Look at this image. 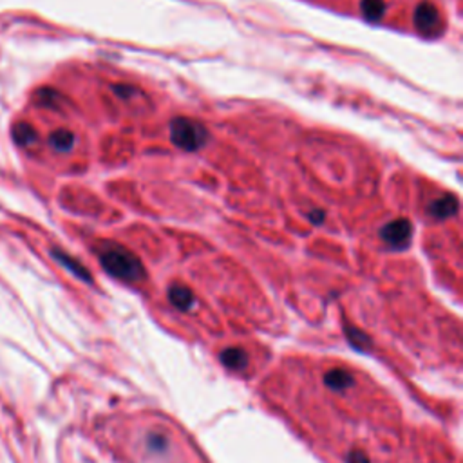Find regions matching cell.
Here are the masks:
<instances>
[{"mask_svg":"<svg viewBox=\"0 0 463 463\" xmlns=\"http://www.w3.org/2000/svg\"><path fill=\"white\" fill-rule=\"evenodd\" d=\"M223 362L232 369H243L246 366V355L241 350H230L223 353Z\"/></svg>","mask_w":463,"mask_h":463,"instance_id":"8fae6325","label":"cell"},{"mask_svg":"<svg viewBox=\"0 0 463 463\" xmlns=\"http://www.w3.org/2000/svg\"><path fill=\"white\" fill-rule=\"evenodd\" d=\"M169 299H171L172 304H174L176 308H180V310H188L194 302L192 292L185 288V286H180V284H174V286L169 290Z\"/></svg>","mask_w":463,"mask_h":463,"instance_id":"9c48e42d","label":"cell"},{"mask_svg":"<svg viewBox=\"0 0 463 463\" xmlns=\"http://www.w3.org/2000/svg\"><path fill=\"white\" fill-rule=\"evenodd\" d=\"M49 145L57 152H69L75 147V134L67 129H58L49 136Z\"/></svg>","mask_w":463,"mask_h":463,"instance_id":"52a82bcc","label":"cell"},{"mask_svg":"<svg viewBox=\"0 0 463 463\" xmlns=\"http://www.w3.org/2000/svg\"><path fill=\"white\" fill-rule=\"evenodd\" d=\"M308 219L311 221V225L319 227V225H322L324 221H326V212L320 208H315V210H311L310 214H308Z\"/></svg>","mask_w":463,"mask_h":463,"instance_id":"5bb4252c","label":"cell"},{"mask_svg":"<svg viewBox=\"0 0 463 463\" xmlns=\"http://www.w3.org/2000/svg\"><path fill=\"white\" fill-rule=\"evenodd\" d=\"M100 264L109 276L125 283H138L143 279V264L132 252L120 245H105L100 250Z\"/></svg>","mask_w":463,"mask_h":463,"instance_id":"6da1fadb","label":"cell"},{"mask_svg":"<svg viewBox=\"0 0 463 463\" xmlns=\"http://www.w3.org/2000/svg\"><path fill=\"white\" fill-rule=\"evenodd\" d=\"M413 236V225L409 219L398 218L389 221L384 228L380 230V237L385 245H389L391 248L402 250L409 245Z\"/></svg>","mask_w":463,"mask_h":463,"instance_id":"3957f363","label":"cell"},{"mask_svg":"<svg viewBox=\"0 0 463 463\" xmlns=\"http://www.w3.org/2000/svg\"><path fill=\"white\" fill-rule=\"evenodd\" d=\"M38 138L36 131L31 127L29 123H17L13 127V140L17 141L18 145H22V147H29L33 145Z\"/></svg>","mask_w":463,"mask_h":463,"instance_id":"30bf717a","label":"cell"},{"mask_svg":"<svg viewBox=\"0 0 463 463\" xmlns=\"http://www.w3.org/2000/svg\"><path fill=\"white\" fill-rule=\"evenodd\" d=\"M360 11L369 22H378L384 18L385 11H387V4H385V0H362Z\"/></svg>","mask_w":463,"mask_h":463,"instance_id":"ba28073f","label":"cell"},{"mask_svg":"<svg viewBox=\"0 0 463 463\" xmlns=\"http://www.w3.org/2000/svg\"><path fill=\"white\" fill-rule=\"evenodd\" d=\"M208 138V131L203 123L192 118H174L171 122V140L176 147L187 150V152H194V150L201 149L206 143Z\"/></svg>","mask_w":463,"mask_h":463,"instance_id":"7a4b0ae2","label":"cell"},{"mask_svg":"<svg viewBox=\"0 0 463 463\" xmlns=\"http://www.w3.org/2000/svg\"><path fill=\"white\" fill-rule=\"evenodd\" d=\"M113 91L116 97L123 98V100H127V98H131L132 94H134L136 89L131 87V85H113Z\"/></svg>","mask_w":463,"mask_h":463,"instance_id":"4fadbf2b","label":"cell"},{"mask_svg":"<svg viewBox=\"0 0 463 463\" xmlns=\"http://www.w3.org/2000/svg\"><path fill=\"white\" fill-rule=\"evenodd\" d=\"M413 24H415L416 31H420L422 35H433L441 27L440 9L429 0L420 2L415 8V13H413Z\"/></svg>","mask_w":463,"mask_h":463,"instance_id":"277c9868","label":"cell"},{"mask_svg":"<svg viewBox=\"0 0 463 463\" xmlns=\"http://www.w3.org/2000/svg\"><path fill=\"white\" fill-rule=\"evenodd\" d=\"M38 101L45 107H57L60 101V92L52 91V89H42L38 91Z\"/></svg>","mask_w":463,"mask_h":463,"instance_id":"7c38bea8","label":"cell"},{"mask_svg":"<svg viewBox=\"0 0 463 463\" xmlns=\"http://www.w3.org/2000/svg\"><path fill=\"white\" fill-rule=\"evenodd\" d=\"M51 255L55 259H57L58 262H60L62 266H66L67 270L73 271V273H75L76 277H80V279L85 280V283H91V276H89V271L85 270V268H83L82 264H80V262L76 261V259H73L69 254H66L64 250L52 248L51 250Z\"/></svg>","mask_w":463,"mask_h":463,"instance_id":"8992f818","label":"cell"},{"mask_svg":"<svg viewBox=\"0 0 463 463\" xmlns=\"http://www.w3.org/2000/svg\"><path fill=\"white\" fill-rule=\"evenodd\" d=\"M460 201L455 194H443L427 205V214L434 219H449L458 214Z\"/></svg>","mask_w":463,"mask_h":463,"instance_id":"5b68a950","label":"cell"}]
</instances>
